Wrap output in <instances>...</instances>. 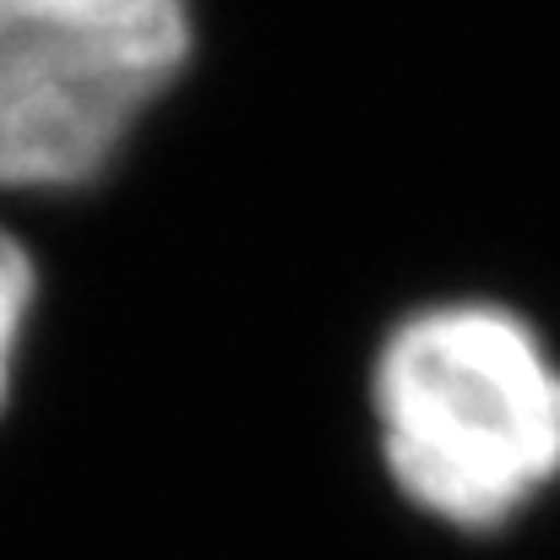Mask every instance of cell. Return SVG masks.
Returning a JSON list of instances; mask_svg holds the SVG:
<instances>
[{
	"label": "cell",
	"mask_w": 560,
	"mask_h": 560,
	"mask_svg": "<svg viewBox=\"0 0 560 560\" xmlns=\"http://www.w3.org/2000/svg\"><path fill=\"white\" fill-rule=\"evenodd\" d=\"M33 305H38V261L22 245V234L0 223V413H5L11 386H16L22 343H27V327H33Z\"/></svg>",
	"instance_id": "3957f363"
},
{
	"label": "cell",
	"mask_w": 560,
	"mask_h": 560,
	"mask_svg": "<svg viewBox=\"0 0 560 560\" xmlns=\"http://www.w3.org/2000/svg\"><path fill=\"white\" fill-rule=\"evenodd\" d=\"M371 408L397 495L452 534H501L560 485V360L501 300H435L375 349Z\"/></svg>",
	"instance_id": "6da1fadb"
},
{
	"label": "cell",
	"mask_w": 560,
	"mask_h": 560,
	"mask_svg": "<svg viewBox=\"0 0 560 560\" xmlns=\"http://www.w3.org/2000/svg\"><path fill=\"white\" fill-rule=\"evenodd\" d=\"M190 55V0H0V196L98 186Z\"/></svg>",
	"instance_id": "7a4b0ae2"
}]
</instances>
